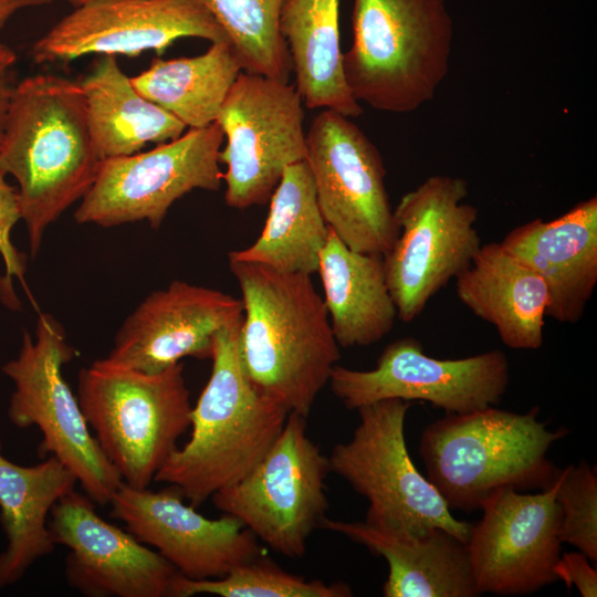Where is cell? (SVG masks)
Listing matches in <instances>:
<instances>
[{"mask_svg": "<svg viewBox=\"0 0 597 597\" xmlns=\"http://www.w3.org/2000/svg\"><path fill=\"white\" fill-rule=\"evenodd\" d=\"M242 294L239 353L250 380L289 413L310 416L341 358L311 275L229 261Z\"/></svg>", "mask_w": 597, "mask_h": 597, "instance_id": "obj_1", "label": "cell"}, {"mask_svg": "<svg viewBox=\"0 0 597 597\" xmlns=\"http://www.w3.org/2000/svg\"><path fill=\"white\" fill-rule=\"evenodd\" d=\"M100 161L78 82L38 74L13 86L0 168L18 182L31 256L46 228L90 190Z\"/></svg>", "mask_w": 597, "mask_h": 597, "instance_id": "obj_2", "label": "cell"}, {"mask_svg": "<svg viewBox=\"0 0 597 597\" xmlns=\"http://www.w3.org/2000/svg\"><path fill=\"white\" fill-rule=\"evenodd\" d=\"M242 320L220 329L210 377L190 413L191 434L155 476L195 507L243 478L283 429L289 411L248 377L239 353Z\"/></svg>", "mask_w": 597, "mask_h": 597, "instance_id": "obj_3", "label": "cell"}, {"mask_svg": "<svg viewBox=\"0 0 597 597\" xmlns=\"http://www.w3.org/2000/svg\"><path fill=\"white\" fill-rule=\"evenodd\" d=\"M538 407L519 413L490 406L446 413L425 427L419 454L450 510L472 512L498 490H545L559 470L548 458L568 430H549Z\"/></svg>", "mask_w": 597, "mask_h": 597, "instance_id": "obj_4", "label": "cell"}, {"mask_svg": "<svg viewBox=\"0 0 597 597\" xmlns=\"http://www.w3.org/2000/svg\"><path fill=\"white\" fill-rule=\"evenodd\" d=\"M352 27L342 63L358 103L402 114L434 97L453 43L446 0H354Z\"/></svg>", "mask_w": 597, "mask_h": 597, "instance_id": "obj_5", "label": "cell"}, {"mask_svg": "<svg viewBox=\"0 0 597 597\" xmlns=\"http://www.w3.org/2000/svg\"><path fill=\"white\" fill-rule=\"evenodd\" d=\"M184 363L147 374L95 360L78 373L77 399L122 481L147 489L190 428Z\"/></svg>", "mask_w": 597, "mask_h": 597, "instance_id": "obj_6", "label": "cell"}, {"mask_svg": "<svg viewBox=\"0 0 597 597\" xmlns=\"http://www.w3.org/2000/svg\"><path fill=\"white\" fill-rule=\"evenodd\" d=\"M410 401L385 399L357 409L359 422L333 447L331 472L368 502L365 523L408 536L443 528L465 543L472 523L455 519L413 464L405 438Z\"/></svg>", "mask_w": 597, "mask_h": 597, "instance_id": "obj_7", "label": "cell"}, {"mask_svg": "<svg viewBox=\"0 0 597 597\" xmlns=\"http://www.w3.org/2000/svg\"><path fill=\"white\" fill-rule=\"evenodd\" d=\"M74 349L65 332L49 314L38 317L34 338L23 331L15 358L2 366L13 383L8 418L18 428L36 427L42 433L41 457L54 455L77 479L85 494L107 505L123 483L95 440L73 394L62 375Z\"/></svg>", "mask_w": 597, "mask_h": 597, "instance_id": "obj_8", "label": "cell"}, {"mask_svg": "<svg viewBox=\"0 0 597 597\" xmlns=\"http://www.w3.org/2000/svg\"><path fill=\"white\" fill-rule=\"evenodd\" d=\"M468 195L463 178L433 175L406 192L394 209L399 233L383 258L400 321H415L480 250L478 209L464 202Z\"/></svg>", "mask_w": 597, "mask_h": 597, "instance_id": "obj_9", "label": "cell"}, {"mask_svg": "<svg viewBox=\"0 0 597 597\" xmlns=\"http://www.w3.org/2000/svg\"><path fill=\"white\" fill-rule=\"evenodd\" d=\"M328 457L306 433V418L290 412L279 437L239 482L210 499L254 536L287 558H301L326 519Z\"/></svg>", "mask_w": 597, "mask_h": 597, "instance_id": "obj_10", "label": "cell"}, {"mask_svg": "<svg viewBox=\"0 0 597 597\" xmlns=\"http://www.w3.org/2000/svg\"><path fill=\"white\" fill-rule=\"evenodd\" d=\"M223 138L214 122L189 128L146 153L102 159L74 212L75 221L109 228L145 220L158 229L172 203L186 193L220 189Z\"/></svg>", "mask_w": 597, "mask_h": 597, "instance_id": "obj_11", "label": "cell"}, {"mask_svg": "<svg viewBox=\"0 0 597 597\" xmlns=\"http://www.w3.org/2000/svg\"><path fill=\"white\" fill-rule=\"evenodd\" d=\"M216 123L227 138L219 160L231 208L268 202L285 168L305 160L303 101L287 82L241 72Z\"/></svg>", "mask_w": 597, "mask_h": 597, "instance_id": "obj_12", "label": "cell"}, {"mask_svg": "<svg viewBox=\"0 0 597 597\" xmlns=\"http://www.w3.org/2000/svg\"><path fill=\"white\" fill-rule=\"evenodd\" d=\"M320 210L350 249L384 255L398 237L383 157L350 117L321 109L306 133Z\"/></svg>", "mask_w": 597, "mask_h": 597, "instance_id": "obj_13", "label": "cell"}, {"mask_svg": "<svg viewBox=\"0 0 597 597\" xmlns=\"http://www.w3.org/2000/svg\"><path fill=\"white\" fill-rule=\"evenodd\" d=\"M510 381L506 355L491 349L457 359L428 356L413 337L388 344L369 370L336 365L328 385L347 408L385 399L428 401L446 413H467L496 406Z\"/></svg>", "mask_w": 597, "mask_h": 597, "instance_id": "obj_14", "label": "cell"}, {"mask_svg": "<svg viewBox=\"0 0 597 597\" xmlns=\"http://www.w3.org/2000/svg\"><path fill=\"white\" fill-rule=\"evenodd\" d=\"M556 489L557 479L537 493L503 488L482 504L465 542L479 595H530L557 580L563 543Z\"/></svg>", "mask_w": 597, "mask_h": 597, "instance_id": "obj_15", "label": "cell"}, {"mask_svg": "<svg viewBox=\"0 0 597 597\" xmlns=\"http://www.w3.org/2000/svg\"><path fill=\"white\" fill-rule=\"evenodd\" d=\"M188 36L228 41L200 0H91L38 39L31 57L43 64L86 54L136 56L151 50L160 55Z\"/></svg>", "mask_w": 597, "mask_h": 597, "instance_id": "obj_16", "label": "cell"}, {"mask_svg": "<svg viewBox=\"0 0 597 597\" xmlns=\"http://www.w3.org/2000/svg\"><path fill=\"white\" fill-rule=\"evenodd\" d=\"M170 485L154 492L124 482L108 505L111 516L151 546L188 579H213L265 554L259 540L239 520L223 514L208 519L184 502Z\"/></svg>", "mask_w": 597, "mask_h": 597, "instance_id": "obj_17", "label": "cell"}, {"mask_svg": "<svg viewBox=\"0 0 597 597\" xmlns=\"http://www.w3.org/2000/svg\"><path fill=\"white\" fill-rule=\"evenodd\" d=\"M55 544L69 548L67 584L88 597H177L181 574L128 531L102 519L95 503L73 490L51 510Z\"/></svg>", "mask_w": 597, "mask_h": 597, "instance_id": "obj_18", "label": "cell"}, {"mask_svg": "<svg viewBox=\"0 0 597 597\" xmlns=\"http://www.w3.org/2000/svg\"><path fill=\"white\" fill-rule=\"evenodd\" d=\"M242 317L240 298L175 280L151 292L126 317L104 359L155 374L185 357L211 358L216 334Z\"/></svg>", "mask_w": 597, "mask_h": 597, "instance_id": "obj_19", "label": "cell"}, {"mask_svg": "<svg viewBox=\"0 0 597 597\" xmlns=\"http://www.w3.org/2000/svg\"><path fill=\"white\" fill-rule=\"evenodd\" d=\"M500 243L545 282L546 316L569 324L582 318L597 284L596 196L553 220L519 226Z\"/></svg>", "mask_w": 597, "mask_h": 597, "instance_id": "obj_20", "label": "cell"}, {"mask_svg": "<svg viewBox=\"0 0 597 597\" xmlns=\"http://www.w3.org/2000/svg\"><path fill=\"white\" fill-rule=\"evenodd\" d=\"M322 528L364 545L388 564L385 597H475L465 543L443 528L420 536L381 530L365 522L325 519Z\"/></svg>", "mask_w": 597, "mask_h": 597, "instance_id": "obj_21", "label": "cell"}, {"mask_svg": "<svg viewBox=\"0 0 597 597\" xmlns=\"http://www.w3.org/2000/svg\"><path fill=\"white\" fill-rule=\"evenodd\" d=\"M459 300L493 325L509 348L535 350L543 344L549 294L543 279L500 242L482 244L455 277Z\"/></svg>", "mask_w": 597, "mask_h": 597, "instance_id": "obj_22", "label": "cell"}, {"mask_svg": "<svg viewBox=\"0 0 597 597\" xmlns=\"http://www.w3.org/2000/svg\"><path fill=\"white\" fill-rule=\"evenodd\" d=\"M76 483L74 473L54 455L28 467L10 461L0 440V522L7 537L0 553V589L18 583L53 552L51 510Z\"/></svg>", "mask_w": 597, "mask_h": 597, "instance_id": "obj_23", "label": "cell"}, {"mask_svg": "<svg viewBox=\"0 0 597 597\" xmlns=\"http://www.w3.org/2000/svg\"><path fill=\"white\" fill-rule=\"evenodd\" d=\"M317 273L331 327L341 347L370 346L392 329L397 308L387 285L383 255L350 249L329 228Z\"/></svg>", "mask_w": 597, "mask_h": 597, "instance_id": "obj_24", "label": "cell"}, {"mask_svg": "<svg viewBox=\"0 0 597 597\" xmlns=\"http://www.w3.org/2000/svg\"><path fill=\"white\" fill-rule=\"evenodd\" d=\"M295 88L311 109H331L347 117L363 113L343 71L339 0H286L280 18Z\"/></svg>", "mask_w": 597, "mask_h": 597, "instance_id": "obj_25", "label": "cell"}, {"mask_svg": "<svg viewBox=\"0 0 597 597\" xmlns=\"http://www.w3.org/2000/svg\"><path fill=\"white\" fill-rule=\"evenodd\" d=\"M78 83L100 160L136 154L148 143L176 139L187 128L174 115L140 95L113 54H104Z\"/></svg>", "mask_w": 597, "mask_h": 597, "instance_id": "obj_26", "label": "cell"}, {"mask_svg": "<svg viewBox=\"0 0 597 597\" xmlns=\"http://www.w3.org/2000/svg\"><path fill=\"white\" fill-rule=\"evenodd\" d=\"M269 201L268 218L259 238L248 248L229 252L228 260L286 273H317L329 227L320 210L305 160L285 168Z\"/></svg>", "mask_w": 597, "mask_h": 597, "instance_id": "obj_27", "label": "cell"}, {"mask_svg": "<svg viewBox=\"0 0 597 597\" xmlns=\"http://www.w3.org/2000/svg\"><path fill=\"white\" fill-rule=\"evenodd\" d=\"M241 72L231 44L218 41L196 56L154 59L149 67L130 77V82L140 95L186 127L202 128L216 122Z\"/></svg>", "mask_w": 597, "mask_h": 597, "instance_id": "obj_28", "label": "cell"}, {"mask_svg": "<svg viewBox=\"0 0 597 597\" xmlns=\"http://www.w3.org/2000/svg\"><path fill=\"white\" fill-rule=\"evenodd\" d=\"M226 33L242 70L287 82L291 60L280 31L286 0H200Z\"/></svg>", "mask_w": 597, "mask_h": 597, "instance_id": "obj_29", "label": "cell"}, {"mask_svg": "<svg viewBox=\"0 0 597 597\" xmlns=\"http://www.w3.org/2000/svg\"><path fill=\"white\" fill-rule=\"evenodd\" d=\"M209 594L220 597H350V586L343 582L326 583L289 573L265 554L213 579H188L180 576L177 597Z\"/></svg>", "mask_w": 597, "mask_h": 597, "instance_id": "obj_30", "label": "cell"}, {"mask_svg": "<svg viewBox=\"0 0 597 597\" xmlns=\"http://www.w3.org/2000/svg\"><path fill=\"white\" fill-rule=\"evenodd\" d=\"M555 500L561 511L559 538L597 561V470L587 461L559 470Z\"/></svg>", "mask_w": 597, "mask_h": 597, "instance_id": "obj_31", "label": "cell"}, {"mask_svg": "<svg viewBox=\"0 0 597 597\" xmlns=\"http://www.w3.org/2000/svg\"><path fill=\"white\" fill-rule=\"evenodd\" d=\"M20 220L17 188L9 185L0 168V255L6 268L7 281L11 277L22 280L25 272V256L11 241V231Z\"/></svg>", "mask_w": 597, "mask_h": 597, "instance_id": "obj_32", "label": "cell"}, {"mask_svg": "<svg viewBox=\"0 0 597 597\" xmlns=\"http://www.w3.org/2000/svg\"><path fill=\"white\" fill-rule=\"evenodd\" d=\"M554 573L569 589L576 586L582 597L597 596V569L582 552H569L559 556Z\"/></svg>", "mask_w": 597, "mask_h": 597, "instance_id": "obj_33", "label": "cell"}, {"mask_svg": "<svg viewBox=\"0 0 597 597\" xmlns=\"http://www.w3.org/2000/svg\"><path fill=\"white\" fill-rule=\"evenodd\" d=\"M15 61L17 55L14 51L0 42V146L13 90L9 84V71Z\"/></svg>", "mask_w": 597, "mask_h": 597, "instance_id": "obj_34", "label": "cell"}, {"mask_svg": "<svg viewBox=\"0 0 597 597\" xmlns=\"http://www.w3.org/2000/svg\"><path fill=\"white\" fill-rule=\"evenodd\" d=\"M52 0H0V32L7 21L18 10L28 7H39L50 4Z\"/></svg>", "mask_w": 597, "mask_h": 597, "instance_id": "obj_35", "label": "cell"}, {"mask_svg": "<svg viewBox=\"0 0 597 597\" xmlns=\"http://www.w3.org/2000/svg\"><path fill=\"white\" fill-rule=\"evenodd\" d=\"M69 3H71L74 8L80 7L91 0H66Z\"/></svg>", "mask_w": 597, "mask_h": 597, "instance_id": "obj_36", "label": "cell"}]
</instances>
